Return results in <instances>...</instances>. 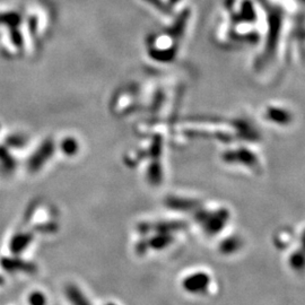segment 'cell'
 <instances>
[{
	"instance_id": "6da1fadb",
	"label": "cell",
	"mask_w": 305,
	"mask_h": 305,
	"mask_svg": "<svg viewBox=\"0 0 305 305\" xmlns=\"http://www.w3.org/2000/svg\"><path fill=\"white\" fill-rule=\"evenodd\" d=\"M207 284V277L205 275H195L187 278L184 282V289L190 291V293H201L200 291L205 290Z\"/></svg>"
},
{
	"instance_id": "7a4b0ae2",
	"label": "cell",
	"mask_w": 305,
	"mask_h": 305,
	"mask_svg": "<svg viewBox=\"0 0 305 305\" xmlns=\"http://www.w3.org/2000/svg\"><path fill=\"white\" fill-rule=\"evenodd\" d=\"M28 303L31 305H45V299L41 293H33L28 298Z\"/></svg>"
},
{
	"instance_id": "3957f363",
	"label": "cell",
	"mask_w": 305,
	"mask_h": 305,
	"mask_svg": "<svg viewBox=\"0 0 305 305\" xmlns=\"http://www.w3.org/2000/svg\"><path fill=\"white\" fill-rule=\"evenodd\" d=\"M146 1L149 2V3H152V5H154L155 7H157L158 9H161V10H163V11H165V12H169V11H170L169 7H167V6L165 5V2H163L162 0H146Z\"/></svg>"
},
{
	"instance_id": "5b68a950",
	"label": "cell",
	"mask_w": 305,
	"mask_h": 305,
	"mask_svg": "<svg viewBox=\"0 0 305 305\" xmlns=\"http://www.w3.org/2000/svg\"><path fill=\"white\" fill-rule=\"evenodd\" d=\"M0 283H1V278H0Z\"/></svg>"
},
{
	"instance_id": "277c9868",
	"label": "cell",
	"mask_w": 305,
	"mask_h": 305,
	"mask_svg": "<svg viewBox=\"0 0 305 305\" xmlns=\"http://www.w3.org/2000/svg\"><path fill=\"white\" fill-rule=\"evenodd\" d=\"M170 1H171L172 3H175V2H177V1H178V0H170Z\"/></svg>"
}]
</instances>
